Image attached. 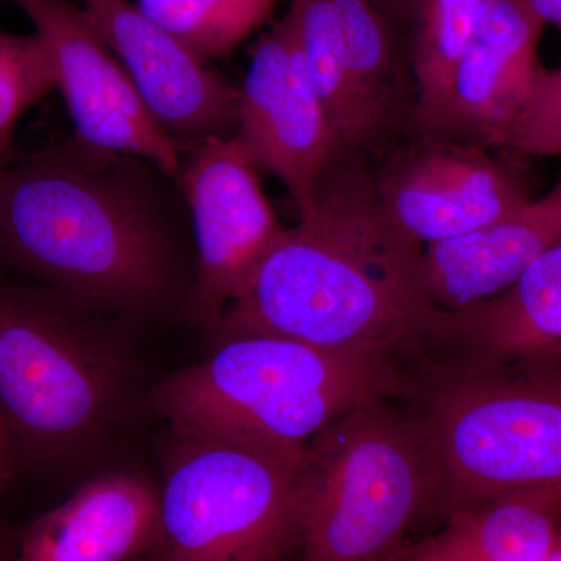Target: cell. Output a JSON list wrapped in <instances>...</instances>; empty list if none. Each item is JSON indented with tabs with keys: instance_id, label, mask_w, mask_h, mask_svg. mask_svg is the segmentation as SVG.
Here are the masks:
<instances>
[{
	"instance_id": "1",
	"label": "cell",
	"mask_w": 561,
	"mask_h": 561,
	"mask_svg": "<svg viewBox=\"0 0 561 561\" xmlns=\"http://www.w3.org/2000/svg\"><path fill=\"white\" fill-rule=\"evenodd\" d=\"M370 161L332 157L312 216L286 228L214 337L271 334L391 356L423 345L437 313L424 283V247L383 213Z\"/></svg>"
},
{
	"instance_id": "2",
	"label": "cell",
	"mask_w": 561,
	"mask_h": 561,
	"mask_svg": "<svg viewBox=\"0 0 561 561\" xmlns=\"http://www.w3.org/2000/svg\"><path fill=\"white\" fill-rule=\"evenodd\" d=\"M144 164L72 140L0 165V253L90 311H162L179 265Z\"/></svg>"
},
{
	"instance_id": "3",
	"label": "cell",
	"mask_w": 561,
	"mask_h": 561,
	"mask_svg": "<svg viewBox=\"0 0 561 561\" xmlns=\"http://www.w3.org/2000/svg\"><path fill=\"white\" fill-rule=\"evenodd\" d=\"M404 389L391 354L321 348L271 334L216 337L151 404L175 434L301 454L324 427Z\"/></svg>"
},
{
	"instance_id": "4",
	"label": "cell",
	"mask_w": 561,
	"mask_h": 561,
	"mask_svg": "<svg viewBox=\"0 0 561 561\" xmlns=\"http://www.w3.org/2000/svg\"><path fill=\"white\" fill-rule=\"evenodd\" d=\"M98 313L54 290L0 280V415L18 459L72 467L127 415L135 364Z\"/></svg>"
},
{
	"instance_id": "5",
	"label": "cell",
	"mask_w": 561,
	"mask_h": 561,
	"mask_svg": "<svg viewBox=\"0 0 561 561\" xmlns=\"http://www.w3.org/2000/svg\"><path fill=\"white\" fill-rule=\"evenodd\" d=\"M437 481L415 415L387 400L354 409L306 448L301 561H401Z\"/></svg>"
},
{
	"instance_id": "6",
	"label": "cell",
	"mask_w": 561,
	"mask_h": 561,
	"mask_svg": "<svg viewBox=\"0 0 561 561\" xmlns=\"http://www.w3.org/2000/svg\"><path fill=\"white\" fill-rule=\"evenodd\" d=\"M449 512L561 483V373L457 364L415 415Z\"/></svg>"
},
{
	"instance_id": "7",
	"label": "cell",
	"mask_w": 561,
	"mask_h": 561,
	"mask_svg": "<svg viewBox=\"0 0 561 561\" xmlns=\"http://www.w3.org/2000/svg\"><path fill=\"white\" fill-rule=\"evenodd\" d=\"M160 537L142 561H286L300 546L306 451L173 432Z\"/></svg>"
},
{
	"instance_id": "8",
	"label": "cell",
	"mask_w": 561,
	"mask_h": 561,
	"mask_svg": "<svg viewBox=\"0 0 561 561\" xmlns=\"http://www.w3.org/2000/svg\"><path fill=\"white\" fill-rule=\"evenodd\" d=\"M186 153L179 184L197 251L186 311L213 331L228 306L249 289L286 227L238 136L206 140Z\"/></svg>"
},
{
	"instance_id": "9",
	"label": "cell",
	"mask_w": 561,
	"mask_h": 561,
	"mask_svg": "<svg viewBox=\"0 0 561 561\" xmlns=\"http://www.w3.org/2000/svg\"><path fill=\"white\" fill-rule=\"evenodd\" d=\"M31 20L54 62L84 149L149 162L179 181L184 149L153 116L135 81L95 31L83 7L68 0H11Z\"/></svg>"
},
{
	"instance_id": "10",
	"label": "cell",
	"mask_w": 561,
	"mask_h": 561,
	"mask_svg": "<svg viewBox=\"0 0 561 561\" xmlns=\"http://www.w3.org/2000/svg\"><path fill=\"white\" fill-rule=\"evenodd\" d=\"M493 151L413 135L370 161L376 197L394 227L423 247L481 230L529 201L522 176Z\"/></svg>"
},
{
	"instance_id": "11",
	"label": "cell",
	"mask_w": 561,
	"mask_h": 561,
	"mask_svg": "<svg viewBox=\"0 0 561 561\" xmlns=\"http://www.w3.org/2000/svg\"><path fill=\"white\" fill-rule=\"evenodd\" d=\"M236 136L257 171L271 173L289 191L300 220L309 219L317 184L337 144L286 16L251 54L239 88Z\"/></svg>"
},
{
	"instance_id": "12",
	"label": "cell",
	"mask_w": 561,
	"mask_h": 561,
	"mask_svg": "<svg viewBox=\"0 0 561 561\" xmlns=\"http://www.w3.org/2000/svg\"><path fill=\"white\" fill-rule=\"evenodd\" d=\"M153 116L184 151L238 131L239 88L147 16L135 0H81Z\"/></svg>"
},
{
	"instance_id": "13",
	"label": "cell",
	"mask_w": 561,
	"mask_h": 561,
	"mask_svg": "<svg viewBox=\"0 0 561 561\" xmlns=\"http://www.w3.org/2000/svg\"><path fill=\"white\" fill-rule=\"evenodd\" d=\"M160 485L103 472L16 531L13 561H142L160 537Z\"/></svg>"
},
{
	"instance_id": "14",
	"label": "cell",
	"mask_w": 561,
	"mask_h": 561,
	"mask_svg": "<svg viewBox=\"0 0 561 561\" xmlns=\"http://www.w3.org/2000/svg\"><path fill=\"white\" fill-rule=\"evenodd\" d=\"M424 345L459 364L561 373V243L496 297L435 313Z\"/></svg>"
},
{
	"instance_id": "15",
	"label": "cell",
	"mask_w": 561,
	"mask_h": 561,
	"mask_svg": "<svg viewBox=\"0 0 561 561\" xmlns=\"http://www.w3.org/2000/svg\"><path fill=\"white\" fill-rule=\"evenodd\" d=\"M542 21L524 0H483L454 73L451 102L437 136L481 144L522 102L535 69Z\"/></svg>"
},
{
	"instance_id": "16",
	"label": "cell",
	"mask_w": 561,
	"mask_h": 561,
	"mask_svg": "<svg viewBox=\"0 0 561 561\" xmlns=\"http://www.w3.org/2000/svg\"><path fill=\"white\" fill-rule=\"evenodd\" d=\"M561 243V181L537 201L460 238L424 247L427 295L437 311L489 300Z\"/></svg>"
},
{
	"instance_id": "17",
	"label": "cell",
	"mask_w": 561,
	"mask_h": 561,
	"mask_svg": "<svg viewBox=\"0 0 561 561\" xmlns=\"http://www.w3.org/2000/svg\"><path fill=\"white\" fill-rule=\"evenodd\" d=\"M560 522L561 483L516 491L451 513L401 561H548Z\"/></svg>"
},
{
	"instance_id": "18",
	"label": "cell",
	"mask_w": 561,
	"mask_h": 561,
	"mask_svg": "<svg viewBox=\"0 0 561 561\" xmlns=\"http://www.w3.org/2000/svg\"><path fill=\"white\" fill-rule=\"evenodd\" d=\"M351 73L379 144V157L416 135L419 91L408 41L376 0H332Z\"/></svg>"
},
{
	"instance_id": "19",
	"label": "cell",
	"mask_w": 561,
	"mask_h": 561,
	"mask_svg": "<svg viewBox=\"0 0 561 561\" xmlns=\"http://www.w3.org/2000/svg\"><path fill=\"white\" fill-rule=\"evenodd\" d=\"M287 20L339 153L375 160L379 144L351 73L332 0H291Z\"/></svg>"
},
{
	"instance_id": "20",
	"label": "cell",
	"mask_w": 561,
	"mask_h": 561,
	"mask_svg": "<svg viewBox=\"0 0 561 561\" xmlns=\"http://www.w3.org/2000/svg\"><path fill=\"white\" fill-rule=\"evenodd\" d=\"M483 0H421L408 36L419 91L416 135L437 136L451 102L454 73Z\"/></svg>"
},
{
	"instance_id": "21",
	"label": "cell",
	"mask_w": 561,
	"mask_h": 561,
	"mask_svg": "<svg viewBox=\"0 0 561 561\" xmlns=\"http://www.w3.org/2000/svg\"><path fill=\"white\" fill-rule=\"evenodd\" d=\"M205 60L225 58L272 16L278 0H135Z\"/></svg>"
},
{
	"instance_id": "22",
	"label": "cell",
	"mask_w": 561,
	"mask_h": 561,
	"mask_svg": "<svg viewBox=\"0 0 561 561\" xmlns=\"http://www.w3.org/2000/svg\"><path fill=\"white\" fill-rule=\"evenodd\" d=\"M57 88L54 62L36 33L0 32V165L11 160L21 117Z\"/></svg>"
},
{
	"instance_id": "23",
	"label": "cell",
	"mask_w": 561,
	"mask_h": 561,
	"mask_svg": "<svg viewBox=\"0 0 561 561\" xmlns=\"http://www.w3.org/2000/svg\"><path fill=\"white\" fill-rule=\"evenodd\" d=\"M493 150L516 157L561 154V68L535 69L518 108L497 131Z\"/></svg>"
},
{
	"instance_id": "24",
	"label": "cell",
	"mask_w": 561,
	"mask_h": 561,
	"mask_svg": "<svg viewBox=\"0 0 561 561\" xmlns=\"http://www.w3.org/2000/svg\"><path fill=\"white\" fill-rule=\"evenodd\" d=\"M18 453L14 448L13 438L7 426L5 420L0 415V496L10 485L13 478L14 467H16Z\"/></svg>"
},
{
	"instance_id": "25",
	"label": "cell",
	"mask_w": 561,
	"mask_h": 561,
	"mask_svg": "<svg viewBox=\"0 0 561 561\" xmlns=\"http://www.w3.org/2000/svg\"><path fill=\"white\" fill-rule=\"evenodd\" d=\"M398 31H411L421 0H376Z\"/></svg>"
},
{
	"instance_id": "26",
	"label": "cell",
	"mask_w": 561,
	"mask_h": 561,
	"mask_svg": "<svg viewBox=\"0 0 561 561\" xmlns=\"http://www.w3.org/2000/svg\"><path fill=\"white\" fill-rule=\"evenodd\" d=\"M537 14L542 24H552L561 28V0H524Z\"/></svg>"
},
{
	"instance_id": "27",
	"label": "cell",
	"mask_w": 561,
	"mask_h": 561,
	"mask_svg": "<svg viewBox=\"0 0 561 561\" xmlns=\"http://www.w3.org/2000/svg\"><path fill=\"white\" fill-rule=\"evenodd\" d=\"M14 541L16 534H11L0 524V561H13Z\"/></svg>"
},
{
	"instance_id": "28",
	"label": "cell",
	"mask_w": 561,
	"mask_h": 561,
	"mask_svg": "<svg viewBox=\"0 0 561 561\" xmlns=\"http://www.w3.org/2000/svg\"><path fill=\"white\" fill-rule=\"evenodd\" d=\"M548 561H561V531L559 538H557L556 545H553L551 556Z\"/></svg>"
},
{
	"instance_id": "29",
	"label": "cell",
	"mask_w": 561,
	"mask_h": 561,
	"mask_svg": "<svg viewBox=\"0 0 561 561\" xmlns=\"http://www.w3.org/2000/svg\"><path fill=\"white\" fill-rule=\"evenodd\" d=\"M0 2H2V0H0ZM10 2H11V0H10Z\"/></svg>"
}]
</instances>
